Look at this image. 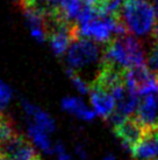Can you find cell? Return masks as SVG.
I'll use <instances>...</instances> for the list:
<instances>
[{
  "label": "cell",
  "mask_w": 158,
  "mask_h": 160,
  "mask_svg": "<svg viewBox=\"0 0 158 160\" xmlns=\"http://www.w3.org/2000/svg\"><path fill=\"white\" fill-rule=\"evenodd\" d=\"M120 19L126 31L137 36L152 35L157 27V14L148 0H124Z\"/></svg>",
  "instance_id": "obj_1"
},
{
  "label": "cell",
  "mask_w": 158,
  "mask_h": 160,
  "mask_svg": "<svg viewBox=\"0 0 158 160\" xmlns=\"http://www.w3.org/2000/svg\"><path fill=\"white\" fill-rule=\"evenodd\" d=\"M104 61L122 70H128L144 64V50L135 36L124 34L107 43Z\"/></svg>",
  "instance_id": "obj_2"
},
{
  "label": "cell",
  "mask_w": 158,
  "mask_h": 160,
  "mask_svg": "<svg viewBox=\"0 0 158 160\" xmlns=\"http://www.w3.org/2000/svg\"><path fill=\"white\" fill-rule=\"evenodd\" d=\"M98 46L88 39L80 38L73 41L66 52V64L69 69L77 70L90 66L99 58Z\"/></svg>",
  "instance_id": "obj_3"
},
{
  "label": "cell",
  "mask_w": 158,
  "mask_h": 160,
  "mask_svg": "<svg viewBox=\"0 0 158 160\" xmlns=\"http://www.w3.org/2000/svg\"><path fill=\"white\" fill-rule=\"evenodd\" d=\"M132 157L134 160H158V124L145 128Z\"/></svg>",
  "instance_id": "obj_4"
},
{
  "label": "cell",
  "mask_w": 158,
  "mask_h": 160,
  "mask_svg": "<svg viewBox=\"0 0 158 160\" xmlns=\"http://www.w3.org/2000/svg\"><path fill=\"white\" fill-rule=\"evenodd\" d=\"M144 129V125L142 124L136 118V116L134 115L127 118L122 124L118 125V128H115L113 131H114L115 136L120 139L122 146L132 153L134 147L136 146L137 142H140L142 136H143Z\"/></svg>",
  "instance_id": "obj_5"
},
{
  "label": "cell",
  "mask_w": 158,
  "mask_h": 160,
  "mask_svg": "<svg viewBox=\"0 0 158 160\" xmlns=\"http://www.w3.org/2000/svg\"><path fill=\"white\" fill-rule=\"evenodd\" d=\"M90 99H91L94 112L104 119L107 120L112 116V113L115 111L116 101L114 99V97L109 92H107L100 88L91 85Z\"/></svg>",
  "instance_id": "obj_6"
},
{
  "label": "cell",
  "mask_w": 158,
  "mask_h": 160,
  "mask_svg": "<svg viewBox=\"0 0 158 160\" xmlns=\"http://www.w3.org/2000/svg\"><path fill=\"white\" fill-rule=\"evenodd\" d=\"M136 118L145 128L158 124V98L156 93L141 97L140 104L136 110Z\"/></svg>",
  "instance_id": "obj_7"
},
{
  "label": "cell",
  "mask_w": 158,
  "mask_h": 160,
  "mask_svg": "<svg viewBox=\"0 0 158 160\" xmlns=\"http://www.w3.org/2000/svg\"><path fill=\"white\" fill-rule=\"evenodd\" d=\"M21 105L25 113L30 118L31 123L40 126L41 129L47 131L48 133H51V132L55 131L56 123H55L53 118L49 115L48 112L43 111L42 109H40L39 107L31 104L30 102H28L26 99H21Z\"/></svg>",
  "instance_id": "obj_8"
},
{
  "label": "cell",
  "mask_w": 158,
  "mask_h": 160,
  "mask_svg": "<svg viewBox=\"0 0 158 160\" xmlns=\"http://www.w3.org/2000/svg\"><path fill=\"white\" fill-rule=\"evenodd\" d=\"M61 107L64 111L75 115L77 118L85 122H92L97 113L94 110L86 107V104L77 97H65L62 99Z\"/></svg>",
  "instance_id": "obj_9"
},
{
  "label": "cell",
  "mask_w": 158,
  "mask_h": 160,
  "mask_svg": "<svg viewBox=\"0 0 158 160\" xmlns=\"http://www.w3.org/2000/svg\"><path fill=\"white\" fill-rule=\"evenodd\" d=\"M27 132H28V137L30 138V140L36 147H39L40 150H42L45 153H53V147L47 131H44L43 129H41L36 124L29 122L28 128H27Z\"/></svg>",
  "instance_id": "obj_10"
},
{
  "label": "cell",
  "mask_w": 158,
  "mask_h": 160,
  "mask_svg": "<svg viewBox=\"0 0 158 160\" xmlns=\"http://www.w3.org/2000/svg\"><path fill=\"white\" fill-rule=\"evenodd\" d=\"M66 74H67V76L71 78L72 84H73V87L77 89L78 92H80L81 95H86V93L90 92L91 84L86 83V82L76 72V70H72V69H69V68H67V69H66Z\"/></svg>",
  "instance_id": "obj_11"
},
{
  "label": "cell",
  "mask_w": 158,
  "mask_h": 160,
  "mask_svg": "<svg viewBox=\"0 0 158 160\" xmlns=\"http://www.w3.org/2000/svg\"><path fill=\"white\" fill-rule=\"evenodd\" d=\"M13 96V91L7 83H5L2 80H0V110H4L8 107Z\"/></svg>",
  "instance_id": "obj_12"
},
{
  "label": "cell",
  "mask_w": 158,
  "mask_h": 160,
  "mask_svg": "<svg viewBox=\"0 0 158 160\" xmlns=\"http://www.w3.org/2000/svg\"><path fill=\"white\" fill-rule=\"evenodd\" d=\"M146 64L150 70L154 74L158 75V42H155V45L150 50L148 60H146Z\"/></svg>",
  "instance_id": "obj_13"
},
{
  "label": "cell",
  "mask_w": 158,
  "mask_h": 160,
  "mask_svg": "<svg viewBox=\"0 0 158 160\" xmlns=\"http://www.w3.org/2000/svg\"><path fill=\"white\" fill-rule=\"evenodd\" d=\"M53 152L56 153L57 160H73L71 158V156L66 152L65 147L62 142H58L55 146H53Z\"/></svg>",
  "instance_id": "obj_14"
},
{
  "label": "cell",
  "mask_w": 158,
  "mask_h": 160,
  "mask_svg": "<svg viewBox=\"0 0 158 160\" xmlns=\"http://www.w3.org/2000/svg\"><path fill=\"white\" fill-rule=\"evenodd\" d=\"M44 1V8L47 11V13L53 12V11H57L62 7V5L64 4L65 0H43Z\"/></svg>",
  "instance_id": "obj_15"
},
{
  "label": "cell",
  "mask_w": 158,
  "mask_h": 160,
  "mask_svg": "<svg viewBox=\"0 0 158 160\" xmlns=\"http://www.w3.org/2000/svg\"><path fill=\"white\" fill-rule=\"evenodd\" d=\"M75 151H76V153H77V156H78L80 159H83V160L87 159V152L85 150V147L83 146V144H77L75 146Z\"/></svg>",
  "instance_id": "obj_16"
},
{
  "label": "cell",
  "mask_w": 158,
  "mask_h": 160,
  "mask_svg": "<svg viewBox=\"0 0 158 160\" xmlns=\"http://www.w3.org/2000/svg\"><path fill=\"white\" fill-rule=\"evenodd\" d=\"M20 5H43L42 0H21Z\"/></svg>",
  "instance_id": "obj_17"
},
{
  "label": "cell",
  "mask_w": 158,
  "mask_h": 160,
  "mask_svg": "<svg viewBox=\"0 0 158 160\" xmlns=\"http://www.w3.org/2000/svg\"><path fill=\"white\" fill-rule=\"evenodd\" d=\"M104 160H116V158L112 154H107V156L104 157Z\"/></svg>",
  "instance_id": "obj_18"
},
{
  "label": "cell",
  "mask_w": 158,
  "mask_h": 160,
  "mask_svg": "<svg viewBox=\"0 0 158 160\" xmlns=\"http://www.w3.org/2000/svg\"><path fill=\"white\" fill-rule=\"evenodd\" d=\"M0 160H6V157H5L4 152L1 151V148H0Z\"/></svg>",
  "instance_id": "obj_19"
},
{
  "label": "cell",
  "mask_w": 158,
  "mask_h": 160,
  "mask_svg": "<svg viewBox=\"0 0 158 160\" xmlns=\"http://www.w3.org/2000/svg\"><path fill=\"white\" fill-rule=\"evenodd\" d=\"M155 11H156V14L158 17V0H156V2H155Z\"/></svg>",
  "instance_id": "obj_20"
},
{
  "label": "cell",
  "mask_w": 158,
  "mask_h": 160,
  "mask_svg": "<svg viewBox=\"0 0 158 160\" xmlns=\"http://www.w3.org/2000/svg\"><path fill=\"white\" fill-rule=\"evenodd\" d=\"M19 1H21V0H19Z\"/></svg>",
  "instance_id": "obj_21"
}]
</instances>
